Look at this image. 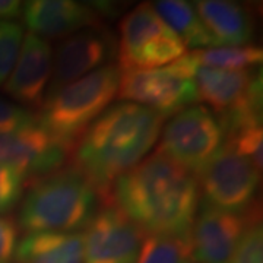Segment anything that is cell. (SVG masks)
Here are the masks:
<instances>
[{
	"label": "cell",
	"mask_w": 263,
	"mask_h": 263,
	"mask_svg": "<svg viewBox=\"0 0 263 263\" xmlns=\"http://www.w3.org/2000/svg\"><path fill=\"white\" fill-rule=\"evenodd\" d=\"M199 199L197 177L158 152L117 180L108 197L145 235L190 234Z\"/></svg>",
	"instance_id": "obj_1"
},
{
	"label": "cell",
	"mask_w": 263,
	"mask_h": 263,
	"mask_svg": "<svg viewBox=\"0 0 263 263\" xmlns=\"http://www.w3.org/2000/svg\"><path fill=\"white\" fill-rule=\"evenodd\" d=\"M164 119L146 107L120 103L107 108L75 143L73 162L98 196L108 200L114 183L135 168L160 139Z\"/></svg>",
	"instance_id": "obj_2"
},
{
	"label": "cell",
	"mask_w": 263,
	"mask_h": 263,
	"mask_svg": "<svg viewBox=\"0 0 263 263\" xmlns=\"http://www.w3.org/2000/svg\"><path fill=\"white\" fill-rule=\"evenodd\" d=\"M98 197L78 170H57L29 187L19 211V226L28 233H73L91 222Z\"/></svg>",
	"instance_id": "obj_3"
},
{
	"label": "cell",
	"mask_w": 263,
	"mask_h": 263,
	"mask_svg": "<svg viewBox=\"0 0 263 263\" xmlns=\"http://www.w3.org/2000/svg\"><path fill=\"white\" fill-rule=\"evenodd\" d=\"M120 76L117 66L108 65L65 85L44 98L38 114L40 126L59 141L75 146L81 135L116 98Z\"/></svg>",
	"instance_id": "obj_4"
},
{
	"label": "cell",
	"mask_w": 263,
	"mask_h": 263,
	"mask_svg": "<svg viewBox=\"0 0 263 263\" xmlns=\"http://www.w3.org/2000/svg\"><path fill=\"white\" fill-rule=\"evenodd\" d=\"M117 59L120 72L160 69L186 54V46L154 9L141 3L122 19Z\"/></svg>",
	"instance_id": "obj_5"
},
{
	"label": "cell",
	"mask_w": 263,
	"mask_h": 263,
	"mask_svg": "<svg viewBox=\"0 0 263 263\" xmlns=\"http://www.w3.org/2000/svg\"><path fill=\"white\" fill-rule=\"evenodd\" d=\"M224 142L226 133L215 114L203 105H190L161 129L155 152L199 177Z\"/></svg>",
	"instance_id": "obj_6"
},
{
	"label": "cell",
	"mask_w": 263,
	"mask_h": 263,
	"mask_svg": "<svg viewBox=\"0 0 263 263\" xmlns=\"http://www.w3.org/2000/svg\"><path fill=\"white\" fill-rule=\"evenodd\" d=\"M199 179V190L206 205L241 214L253 205L260 183V171L228 143H224Z\"/></svg>",
	"instance_id": "obj_7"
},
{
	"label": "cell",
	"mask_w": 263,
	"mask_h": 263,
	"mask_svg": "<svg viewBox=\"0 0 263 263\" xmlns=\"http://www.w3.org/2000/svg\"><path fill=\"white\" fill-rule=\"evenodd\" d=\"M117 95L124 103L146 107L162 119L195 105L199 100L193 79L173 70L170 66L123 72Z\"/></svg>",
	"instance_id": "obj_8"
},
{
	"label": "cell",
	"mask_w": 263,
	"mask_h": 263,
	"mask_svg": "<svg viewBox=\"0 0 263 263\" xmlns=\"http://www.w3.org/2000/svg\"><path fill=\"white\" fill-rule=\"evenodd\" d=\"M192 79L199 100L216 113V117L235 111L262 113V73L226 70L195 65Z\"/></svg>",
	"instance_id": "obj_9"
},
{
	"label": "cell",
	"mask_w": 263,
	"mask_h": 263,
	"mask_svg": "<svg viewBox=\"0 0 263 263\" xmlns=\"http://www.w3.org/2000/svg\"><path fill=\"white\" fill-rule=\"evenodd\" d=\"M84 263H136L145 234L116 206L95 214L82 234Z\"/></svg>",
	"instance_id": "obj_10"
},
{
	"label": "cell",
	"mask_w": 263,
	"mask_h": 263,
	"mask_svg": "<svg viewBox=\"0 0 263 263\" xmlns=\"http://www.w3.org/2000/svg\"><path fill=\"white\" fill-rule=\"evenodd\" d=\"M72 148L50 135L38 123L0 135V164L15 168L25 179H40L62 168Z\"/></svg>",
	"instance_id": "obj_11"
},
{
	"label": "cell",
	"mask_w": 263,
	"mask_h": 263,
	"mask_svg": "<svg viewBox=\"0 0 263 263\" xmlns=\"http://www.w3.org/2000/svg\"><path fill=\"white\" fill-rule=\"evenodd\" d=\"M257 211L227 212L203 203L190 230L196 263H230L247 227L257 219Z\"/></svg>",
	"instance_id": "obj_12"
},
{
	"label": "cell",
	"mask_w": 263,
	"mask_h": 263,
	"mask_svg": "<svg viewBox=\"0 0 263 263\" xmlns=\"http://www.w3.org/2000/svg\"><path fill=\"white\" fill-rule=\"evenodd\" d=\"M114 54L116 44L104 29L86 28L63 38L53 51V72L46 97L103 67Z\"/></svg>",
	"instance_id": "obj_13"
},
{
	"label": "cell",
	"mask_w": 263,
	"mask_h": 263,
	"mask_svg": "<svg viewBox=\"0 0 263 263\" xmlns=\"http://www.w3.org/2000/svg\"><path fill=\"white\" fill-rule=\"evenodd\" d=\"M22 18L29 34L46 41L98 28L101 22L97 8L75 0H31L22 5Z\"/></svg>",
	"instance_id": "obj_14"
},
{
	"label": "cell",
	"mask_w": 263,
	"mask_h": 263,
	"mask_svg": "<svg viewBox=\"0 0 263 263\" xmlns=\"http://www.w3.org/2000/svg\"><path fill=\"white\" fill-rule=\"evenodd\" d=\"M53 72V48L43 38L27 34L18 60L3 89L18 103L38 107L44 103Z\"/></svg>",
	"instance_id": "obj_15"
},
{
	"label": "cell",
	"mask_w": 263,
	"mask_h": 263,
	"mask_svg": "<svg viewBox=\"0 0 263 263\" xmlns=\"http://www.w3.org/2000/svg\"><path fill=\"white\" fill-rule=\"evenodd\" d=\"M193 5L215 47H241L253 40L254 18L243 5L228 0H199Z\"/></svg>",
	"instance_id": "obj_16"
},
{
	"label": "cell",
	"mask_w": 263,
	"mask_h": 263,
	"mask_svg": "<svg viewBox=\"0 0 263 263\" xmlns=\"http://www.w3.org/2000/svg\"><path fill=\"white\" fill-rule=\"evenodd\" d=\"M15 263H84L81 233H28L18 241Z\"/></svg>",
	"instance_id": "obj_17"
},
{
	"label": "cell",
	"mask_w": 263,
	"mask_h": 263,
	"mask_svg": "<svg viewBox=\"0 0 263 263\" xmlns=\"http://www.w3.org/2000/svg\"><path fill=\"white\" fill-rule=\"evenodd\" d=\"M152 6L161 19L179 35L186 48L215 47L214 40L190 3L184 0H160Z\"/></svg>",
	"instance_id": "obj_18"
},
{
	"label": "cell",
	"mask_w": 263,
	"mask_h": 263,
	"mask_svg": "<svg viewBox=\"0 0 263 263\" xmlns=\"http://www.w3.org/2000/svg\"><path fill=\"white\" fill-rule=\"evenodd\" d=\"M190 60L197 66H206L226 70H246L262 63L263 51L257 46L241 47L197 48L187 53Z\"/></svg>",
	"instance_id": "obj_19"
},
{
	"label": "cell",
	"mask_w": 263,
	"mask_h": 263,
	"mask_svg": "<svg viewBox=\"0 0 263 263\" xmlns=\"http://www.w3.org/2000/svg\"><path fill=\"white\" fill-rule=\"evenodd\" d=\"M136 263H196L190 234L145 235Z\"/></svg>",
	"instance_id": "obj_20"
},
{
	"label": "cell",
	"mask_w": 263,
	"mask_h": 263,
	"mask_svg": "<svg viewBox=\"0 0 263 263\" xmlns=\"http://www.w3.org/2000/svg\"><path fill=\"white\" fill-rule=\"evenodd\" d=\"M25 32L13 21H0V86L6 84L18 60Z\"/></svg>",
	"instance_id": "obj_21"
},
{
	"label": "cell",
	"mask_w": 263,
	"mask_h": 263,
	"mask_svg": "<svg viewBox=\"0 0 263 263\" xmlns=\"http://www.w3.org/2000/svg\"><path fill=\"white\" fill-rule=\"evenodd\" d=\"M226 143L241 155L243 158L250 161L256 168L262 173L263 167V130L262 123L249 124L234 133L226 136Z\"/></svg>",
	"instance_id": "obj_22"
},
{
	"label": "cell",
	"mask_w": 263,
	"mask_h": 263,
	"mask_svg": "<svg viewBox=\"0 0 263 263\" xmlns=\"http://www.w3.org/2000/svg\"><path fill=\"white\" fill-rule=\"evenodd\" d=\"M259 219L247 227L230 263H263V231Z\"/></svg>",
	"instance_id": "obj_23"
},
{
	"label": "cell",
	"mask_w": 263,
	"mask_h": 263,
	"mask_svg": "<svg viewBox=\"0 0 263 263\" xmlns=\"http://www.w3.org/2000/svg\"><path fill=\"white\" fill-rule=\"evenodd\" d=\"M25 176L9 165L0 164V216L10 212L22 199Z\"/></svg>",
	"instance_id": "obj_24"
},
{
	"label": "cell",
	"mask_w": 263,
	"mask_h": 263,
	"mask_svg": "<svg viewBox=\"0 0 263 263\" xmlns=\"http://www.w3.org/2000/svg\"><path fill=\"white\" fill-rule=\"evenodd\" d=\"M38 124V114L31 110L0 98V135L21 130Z\"/></svg>",
	"instance_id": "obj_25"
},
{
	"label": "cell",
	"mask_w": 263,
	"mask_h": 263,
	"mask_svg": "<svg viewBox=\"0 0 263 263\" xmlns=\"http://www.w3.org/2000/svg\"><path fill=\"white\" fill-rule=\"evenodd\" d=\"M18 246V226L8 218L0 216V263H15Z\"/></svg>",
	"instance_id": "obj_26"
},
{
	"label": "cell",
	"mask_w": 263,
	"mask_h": 263,
	"mask_svg": "<svg viewBox=\"0 0 263 263\" xmlns=\"http://www.w3.org/2000/svg\"><path fill=\"white\" fill-rule=\"evenodd\" d=\"M22 15V2L19 0H0V19L12 21Z\"/></svg>",
	"instance_id": "obj_27"
}]
</instances>
